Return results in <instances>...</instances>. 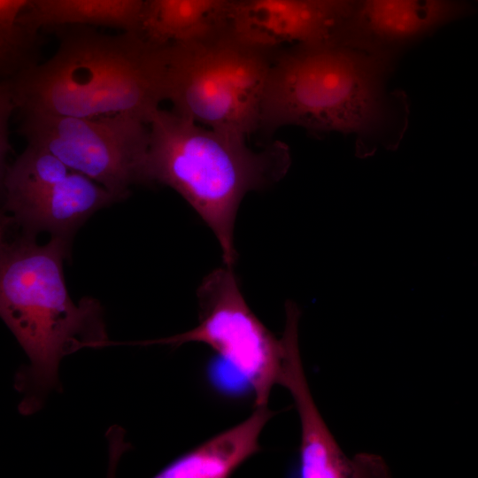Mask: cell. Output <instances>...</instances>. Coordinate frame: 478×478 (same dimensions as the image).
<instances>
[{"instance_id": "1", "label": "cell", "mask_w": 478, "mask_h": 478, "mask_svg": "<svg viewBox=\"0 0 478 478\" xmlns=\"http://www.w3.org/2000/svg\"><path fill=\"white\" fill-rule=\"evenodd\" d=\"M396 58L337 42L281 49L267 79L258 131L297 126L355 135L359 156L395 149L408 117L405 95L388 88Z\"/></svg>"}, {"instance_id": "2", "label": "cell", "mask_w": 478, "mask_h": 478, "mask_svg": "<svg viewBox=\"0 0 478 478\" xmlns=\"http://www.w3.org/2000/svg\"><path fill=\"white\" fill-rule=\"evenodd\" d=\"M52 30L55 53L4 80L16 111L79 118L131 112L150 121L166 101L168 44L140 32L108 35L87 25Z\"/></svg>"}, {"instance_id": "3", "label": "cell", "mask_w": 478, "mask_h": 478, "mask_svg": "<svg viewBox=\"0 0 478 478\" xmlns=\"http://www.w3.org/2000/svg\"><path fill=\"white\" fill-rule=\"evenodd\" d=\"M68 240L53 237L38 244L20 231L2 238L0 314L27 355L15 388L23 394L19 410L31 414L56 387L60 360L82 348L108 346L103 312L93 298L75 305L67 291L63 262Z\"/></svg>"}, {"instance_id": "4", "label": "cell", "mask_w": 478, "mask_h": 478, "mask_svg": "<svg viewBox=\"0 0 478 478\" xmlns=\"http://www.w3.org/2000/svg\"><path fill=\"white\" fill-rule=\"evenodd\" d=\"M146 181L176 190L214 233L224 263L235 260L234 227L249 191L281 179L289 147L279 141L254 150L247 139L222 133L158 108L150 116Z\"/></svg>"}, {"instance_id": "5", "label": "cell", "mask_w": 478, "mask_h": 478, "mask_svg": "<svg viewBox=\"0 0 478 478\" xmlns=\"http://www.w3.org/2000/svg\"><path fill=\"white\" fill-rule=\"evenodd\" d=\"M281 50L250 44L228 24L169 43L166 101L179 115L247 139L259 130L267 79Z\"/></svg>"}, {"instance_id": "6", "label": "cell", "mask_w": 478, "mask_h": 478, "mask_svg": "<svg viewBox=\"0 0 478 478\" xmlns=\"http://www.w3.org/2000/svg\"><path fill=\"white\" fill-rule=\"evenodd\" d=\"M19 133L120 198L146 181L150 125L122 112L92 118L20 112Z\"/></svg>"}, {"instance_id": "7", "label": "cell", "mask_w": 478, "mask_h": 478, "mask_svg": "<svg viewBox=\"0 0 478 478\" xmlns=\"http://www.w3.org/2000/svg\"><path fill=\"white\" fill-rule=\"evenodd\" d=\"M199 323L170 337L125 344H172L198 342L209 345L239 372L254 391V406L267 405L276 384L283 352L281 339L258 319L248 306L232 267L209 274L197 291Z\"/></svg>"}, {"instance_id": "8", "label": "cell", "mask_w": 478, "mask_h": 478, "mask_svg": "<svg viewBox=\"0 0 478 478\" xmlns=\"http://www.w3.org/2000/svg\"><path fill=\"white\" fill-rule=\"evenodd\" d=\"M283 346L276 384L286 388L297 410L301 425L299 474L303 478L366 477L382 474V460L361 454L354 459L341 450L313 401L305 374L298 345L300 310L293 302L285 305Z\"/></svg>"}, {"instance_id": "9", "label": "cell", "mask_w": 478, "mask_h": 478, "mask_svg": "<svg viewBox=\"0 0 478 478\" xmlns=\"http://www.w3.org/2000/svg\"><path fill=\"white\" fill-rule=\"evenodd\" d=\"M473 11L465 0H354L335 42L397 57L405 47Z\"/></svg>"}, {"instance_id": "10", "label": "cell", "mask_w": 478, "mask_h": 478, "mask_svg": "<svg viewBox=\"0 0 478 478\" xmlns=\"http://www.w3.org/2000/svg\"><path fill=\"white\" fill-rule=\"evenodd\" d=\"M340 19L314 0H235L228 26L266 49L335 42Z\"/></svg>"}, {"instance_id": "11", "label": "cell", "mask_w": 478, "mask_h": 478, "mask_svg": "<svg viewBox=\"0 0 478 478\" xmlns=\"http://www.w3.org/2000/svg\"><path fill=\"white\" fill-rule=\"evenodd\" d=\"M90 178L73 171L62 181L23 193L4 196L8 221L35 235L48 232L69 241L95 212L118 200Z\"/></svg>"}, {"instance_id": "12", "label": "cell", "mask_w": 478, "mask_h": 478, "mask_svg": "<svg viewBox=\"0 0 478 478\" xmlns=\"http://www.w3.org/2000/svg\"><path fill=\"white\" fill-rule=\"evenodd\" d=\"M274 412L255 407L243 422L205 441L159 471L158 478H226L260 451L259 436Z\"/></svg>"}, {"instance_id": "13", "label": "cell", "mask_w": 478, "mask_h": 478, "mask_svg": "<svg viewBox=\"0 0 478 478\" xmlns=\"http://www.w3.org/2000/svg\"><path fill=\"white\" fill-rule=\"evenodd\" d=\"M144 0H31L18 26L31 34L67 25L103 26L140 32Z\"/></svg>"}, {"instance_id": "14", "label": "cell", "mask_w": 478, "mask_h": 478, "mask_svg": "<svg viewBox=\"0 0 478 478\" xmlns=\"http://www.w3.org/2000/svg\"><path fill=\"white\" fill-rule=\"evenodd\" d=\"M235 0H144L140 33L166 45L202 35L229 22Z\"/></svg>"}, {"instance_id": "15", "label": "cell", "mask_w": 478, "mask_h": 478, "mask_svg": "<svg viewBox=\"0 0 478 478\" xmlns=\"http://www.w3.org/2000/svg\"><path fill=\"white\" fill-rule=\"evenodd\" d=\"M30 1L0 0V70L4 79L39 62V35L18 26V19Z\"/></svg>"}, {"instance_id": "16", "label": "cell", "mask_w": 478, "mask_h": 478, "mask_svg": "<svg viewBox=\"0 0 478 478\" xmlns=\"http://www.w3.org/2000/svg\"><path fill=\"white\" fill-rule=\"evenodd\" d=\"M16 111L14 102L7 84L3 81L0 87V161L1 170L6 163V157L11 150L9 142V120L12 113Z\"/></svg>"}, {"instance_id": "17", "label": "cell", "mask_w": 478, "mask_h": 478, "mask_svg": "<svg viewBox=\"0 0 478 478\" xmlns=\"http://www.w3.org/2000/svg\"><path fill=\"white\" fill-rule=\"evenodd\" d=\"M328 9L340 20L344 19L350 12L354 0H314Z\"/></svg>"}, {"instance_id": "18", "label": "cell", "mask_w": 478, "mask_h": 478, "mask_svg": "<svg viewBox=\"0 0 478 478\" xmlns=\"http://www.w3.org/2000/svg\"><path fill=\"white\" fill-rule=\"evenodd\" d=\"M478 1V0H477Z\"/></svg>"}]
</instances>
